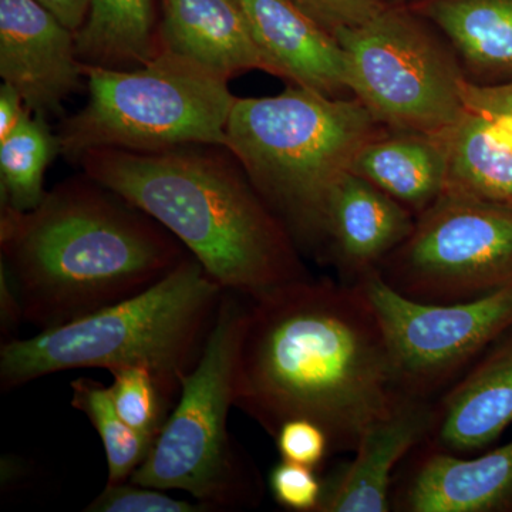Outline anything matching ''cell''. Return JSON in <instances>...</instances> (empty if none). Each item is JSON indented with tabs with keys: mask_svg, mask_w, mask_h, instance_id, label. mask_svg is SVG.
Returning <instances> with one entry per match:
<instances>
[{
	"mask_svg": "<svg viewBox=\"0 0 512 512\" xmlns=\"http://www.w3.org/2000/svg\"><path fill=\"white\" fill-rule=\"evenodd\" d=\"M382 326L356 284L299 279L247 298L235 407L276 436L308 419L330 451L356 450L402 397Z\"/></svg>",
	"mask_w": 512,
	"mask_h": 512,
	"instance_id": "6da1fadb",
	"label": "cell"
},
{
	"mask_svg": "<svg viewBox=\"0 0 512 512\" xmlns=\"http://www.w3.org/2000/svg\"><path fill=\"white\" fill-rule=\"evenodd\" d=\"M2 269L23 318L57 328L147 291L190 251L163 225L84 174L35 210L2 207Z\"/></svg>",
	"mask_w": 512,
	"mask_h": 512,
	"instance_id": "7a4b0ae2",
	"label": "cell"
},
{
	"mask_svg": "<svg viewBox=\"0 0 512 512\" xmlns=\"http://www.w3.org/2000/svg\"><path fill=\"white\" fill-rule=\"evenodd\" d=\"M77 164L170 231L225 291L254 298L309 278L291 232L227 147L97 148Z\"/></svg>",
	"mask_w": 512,
	"mask_h": 512,
	"instance_id": "3957f363",
	"label": "cell"
},
{
	"mask_svg": "<svg viewBox=\"0 0 512 512\" xmlns=\"http://www.w3.org/2000/svg\"><path fill=\"white\" fill-rule=\"evenodd\" d=\"M225 289L191 254L147 291L0 349V386L18 389L74 369L146 367L177 403L185 376L200 362Z\"/></svg>",
	"mask_w": 512,
	"mask_h": 512,
	"instance_id": "277c9868",
	"label": "cell"
},
{
	"mask_svg": "<svg viewBox=\"0 0 512 512\" xmlns=\"http://www.w3.org/2000/svg\"><path fill=\"white\" fill-rule=\"evenodd\" d=\"M387 130L356 97L291 84L278 96L237 97L228 150L296 245L322 251L330 191L357 153Z\"/></svg>",
	"mask_w": 512,
	"mask_h": 512,
	"instance_id": "5b68a950",
	"label": "cell"
},
{
	"mask_svg": "<svg viewBox=\"0 0 512 512\" xmlns=\"http://www.w3.org/2000/svg\"><path fill=\"white\" fill-rule=\"evenodd\" d=\"M84 77L89 100L57 133L60 154L73 163L97 148H228L227 124L237 97L224 74L163 49L137 69L84 64Z\"/></svg>",
	"mask_w": 512,
	"mask_h": 512,
	"instance_id": "8992f818",
	"label": "cell"
},
{
	"mask_svg": "<svg viewBox=\"0 0 512 512\" xmlns=\"http://www.w3.org/2000/svg\"><path fill=\"white\" fill-rule=\"evenodd\" d=\"M245 309L247 296L225 292L200 362L184 377L177 403L131 483L185 491L211 511L255 507L261 500L258 471L228 431Z\"/></svg>",
	"mask_w": 512,
	"mask_h": 512,
	"instance_id": "52a82bcc",
	"label": "cell"
},
{
	"mask_svg": "<svg viewBox=\"0 0 512 512\" xmlns=\"http://www.w3.org/2000/svg\"><path fill=\"white\" fill-rule=\"evenodd\" d=\"M335 36L348 55L350 92L389 130L441 134L466 113L456 52L406 5Z\"/></svg>",
	"mask_w": 512,
	"mask_h": 512,
	"instance_id": "ba28073f",
	"label": "cell"
},
{
	"mask_svg": "<svg viewBox=\"0 0 512 512\" xmlns=\"http://www.w3.org/2000/svg\"><path fill=\"white\" fill-rule=\"evenodd\" d=\"M377 271L414 301H473L512 286V205L446 190Z\"/></svg>",
	"mask_w": 512,
	"mask_h": 512,
	"instance_id": "9c48e42d",
	"label": "cell"
},
{
	"mask_svg": "<svg viewBox=\"0 0 512 512\" xmlns=\"http://www.w3.org/2000/svg\"><path fill=\"white\" fill-rule=\"evenodd\" d=\"M365 293L389 346L404 394L437 400L512 326V286L473 301L407 298L372 271L353 282Z\"/></svg>",
	"mask_w": 512,
	"mask_h": 512,
	"instance_id": "30bf717a",
	"label": "cell"
},
{
	"mask_svg": "<svg viewBox=\"0 0 512 512\" xmlns=\"http://www.w3.org/2000/svg\"><path fill=\"white\" fill-rule=\"evenodd\" d=\"M0 76L45 119L86 80L74 32L37 0H0Z\"/></svg>",
	"mask_w": 512,
	"mask_h": 512,
	"instance_id": "8fae6325",
	"label": "cell"
},
{
	"mask_svg": "<svg viewBox=\"0 0 512 512\" xmlns=\"http://www.w3.org/2000/svg\"><path fill=\"white\" fill-rule=\"evenodd\" d=\"M436 400L402 394L389 414L367 427L355 457L323 483L318 512L392 511L394 470L427 440Z\"/></svg>",
	"mask_w": 512,
	"mask_h": 512,
	"instance_id": "7c38bea8",
	"label": "cell"
},
{
	"mask_svg": "<svg viewBox=\"0 0 512 512\" xmlns=\"http://www.w3.org/2000/svg\"><path fill=\"white\" fill-rule=\"evenodd\" d=\"M393 511H512V441L474 458L421 443L393 484Z\"/></svg>",
	"mask_w": 512,
	"mask_h": 512,
	"instance_id": "4fadbf2b",
	"label": "cell"
},
{
	"mask_svg": "<svg viewBox=\"0 0 512 512\" xmlns=\"http://www.w3.org/2000/svg\"><path fill=\"white\" fill-rule=\"evenodd\" d=\"M416 215L365 178L343 174L330 191L323 247L349 284L376 271L412 234Z\"/></svg>",
	"mask_w": 512,
	"mask_h": 512,
	"instance_id": "5bb4252c",
	"label": "cell"
},
{
	"mask_svg": "<svg viewBox=\"0 0 512 512\" xmlns=\"http://www.w3.org/2000/svg\"><path fill=\"white\" fill-rule=\"evenodd\" d=\"M512 423V326L436 400L427 446L466 457Z\"/></svg>",
	"mask_w": 512,
	"mask_h": 512,
	"instance_id": "9a60e30c",
	"label": "cell"
},
{
	"mask_svg": "<svg viewBox=\"0 0 512 512\" xmlns=\"http://www.w3.org/2000/svg\"><path fill=\"white\" fill-rule=\"evenodd\" d=\"M256 45L278 77L325 96L350 92L349 62L338 37L292 0H238Z\"/></svg>",
	"mask_w": 512,
	"mask_h": 512,
	"instance_id": "2e32d148",
	"label": "cell"
},
{
	"mask_svg": "<svg viewBox=\"0 0 512 512\" xmlns=\"http://www.w3.org/2000/svg\"><path fill=\"white\" fill-rule=\"evenodd\" d=\"M163 49L231 77L261 70L278 77L256 45L238 0H163Z\"/></svg>",
	"mask_w": 512,
	"mask_h": 512,
	"instance_id": "e0dca14e",
	"label": "cell"
},
{
	"mask_svg": "<svg viewBox=\"0 0 512 512\" xmlns=\"http://www.w3.org/2000/svg\"><path fill=\"white\" fill-rule=\"evenodd\" d=\"M350 171L386 192L417 218L446 191V131L387 130L357 153Z\"/></svg>",
	"mask_w": 512,
	"mask_h": 512,
	"instance_id": "ac0fdd59",
	"label": "cell"
},
{
	"mask_svg": "<svg viewBox=\"0 0 512 512\" xmlns=\"http://www.w3.org/2000/svg\"><path fill=\"white\" fill-rule=\"evenodd\" d=\"M406 6L443 32L467 77L512 79V0H413Z\"/></svg>",
	"mask_w": 512,
	"mask_h": 512,
	"instance_id": "d6986e66",
	"label": "cell"
},
{
	"mask_svg": "<svg viewBox=\"0 0 512 512\" xmlns=\"http://www.w3.org/2000/svg\"><path fill=\"white\" fill-rule=\"evenodd\" d=\"M80 62L104 69L144 66L163 50L154 0H92L74 33Z\"/></svg>",
	"mask_w": 512,
	"mask_h": 512,
	"instance_id": "ffe728a7",
	"label": "cell"
},
{
	"mask_svg": "<svg viewBox=\"0 0 512 512\" xmlns=\"http://www.w3.org/2000/svg\"><path fill=\"white\" fill-rule=\"evenodd\" d=\"M446 138V190L512 205L511 131L466 110Z\"/></svg>",
	"mask_w": 512,
	"mask_h": 512,
	"instance_id": "44dd1931",
	"label": "cell"
},
{
	"mask_svg": "<svg viewBox=\"0 0 512 512\" xmlns=\"http://www.w3.org/2000/svg\"><path fill=\"white\" fill-rule=\"evenodd\" d=\"M60 153L59 137L45 117L30 114L15 131L0 140L2 207L35 210L45 200V174Z\"/></svg>",
	"mask_w": 512,
	"mask_h": 512,
	"instance_id": "7402d4cb",
	"label": "cell"
},
{
	"mask_svg": "<svg viewBox=\"0 0 512 512\" xmlns=\"http://www.w3.org/2000/svg\"><path fill=\"white\" fill-rule=\"evenodd\" d=\"M72 404L86 414L103 441L109 483H126L146 460L154 440L128 426L114 407L109 387L90 377L72 383Z\"/></svg>",
	"mask_w": 512,
	"mask_h": 512,
	"instance_id": "603a6c76",
	"label": "cell"
},
{
	"mask_svg": "<svg viewBox=\"0 0 512 512\" xmlns=\"http://www.w3.org/2000/svg\"><path fill=\"white\" fill-rule=\"evenodd\" d=\"M114 407L128 426L156 440L174 404L165 397L156 377L146 367H124L110 372Z\"/></svg>",
	"mask_w": 512,
	"mask_h": 512,
	"instance_id": "cb8c5ba5",
	"label": "cell"
},
{
	"mask_svg": "<svg viewBox=\"0 0 512 512\" xmlns=\"http://www.w3.org/2000/svg\"><path fill=\"white\" fill-rule=\"evenodd\" d=\"M87 512H210L200 501L171 497L160 488L126 483H107Z\"/></svg>",
	"mask_w": 512,
	"mask_h": 512,
	"instance_id": "d4e9b609",
	"label": "cell"
},
{
	"mask_svg": "<svg viewBox=\"0 0 512 512\" xmlns=\"http://www.w3.org/2000/svg\"><path fill=\"white\" fill-rule=\"evenodd\" d=\"M269 490L276 503L286 510L318 512L323 497V483L315 468L282 458L269 474Z\"/></svg>",
	"mask_w": 512,
	"mask_h": 512,
	"instance_id": "484cf974",
	"label": "cell"
},
{
	"mask_svg": "<svg viewBox=\"0 0 512 512\" xmlns=\"http://www.w3.org/2000/svg\"><path fill=\"white\" fill-rule=\"evenodd\" d=\"M284 460L318 468L330 453L328 434L308 419L285 421L274 437Z\"/></svg>",
	"mask_w": 512,
	"mask_h": 512,
	"instance_id": "4316f807",
	"label": "cell"
},
{
	"mask_svg": "<svg viewBox=\"0 0 512 512\" xmlns=\"http://www.w3.org/2000/svg\"><path fill=\"white\" fill-rule=\"evenodd\" d=\"M319 25L335 35L357 28L389 8L387 0H292Z\"/></svg>",
	"mask_w": 512,
	"mask_h": 512,
	"instance_id": "83f0119b",
	"label": "cell"
},
{
	"mask_svg": "<svg viewBox=\"0 0 512 512\" xmlns=\"http://www.w3.org/2000/svg\"><path fill=\"white\" fill-rule=\"evenodd\" d=\"M460 93L467 111L512 133V79L507 83H477L464 77Z\"/></svg>",
	"mask_w": 512,
	"mask_h": 512,
	"instance_id": "f1b7e54d",
	"label": "cell"
},
{
	"mask_svg": "<svg viewBox=\"0 0 512 512\" xmlns=\"http://www.w3.org/2000/svg\"><path fill=\"white\" fill-rule=\"evenodd\" d=\"M32 111L26 107L22 96L12 86H0V140L9 136Z\"/></svg>",
	"mask_w": 512,
	"mask_h": 512,
	"instance_id": "f546056e",
	"label": "cell"
},
{
	"mask_svg": "<svg viewBox=\"0 0 512 512\" xmlns=\"http://www.w3.org/2000/svg\"><path fill=\"white\" fill-rule=\"evenodd\" d=\"M0 276V318H2V338H6V342L13 340L12 332L19 328L23 318V309L20 305L18 293L13 289L8 274L5 271ZM3 342V343H6Z\"/></svg>",
	"mask_w": 512,
	"mask_h": 512,
	"instance_id": "4dcf8cb0",
	"label": "cell"
},
{
	"mask_svg": "<svg viewBox=\"0 0 512 512\" xmlns=\"http://www.w3.org/2000/svg\"><path fill=\"white\" fill-rule=\"evenodd\" d=\"M49 9L67 29L76 33L89 16L92 0H37Z\"/></svg>",
	"mask_w": 512,
	"mask_h": 512,
	"instance_id": "1f68e13d",
	"label": "cell"
},
{
	"mask_svg": "<svg viewBox=\"0 0 512 512\" xmlns=\"http://www.w3.org/2000/svg\"><path fill=\"white\" fill-rule=\"evenodd\" d=\"M387 2H389L390 5H403V0H387Z\"/></svg>",
	"mask_w": 512,
	"mask_h": 512,
	"instance_id": "d6a6232c",
	"label": "cell"
}]
</instances>
